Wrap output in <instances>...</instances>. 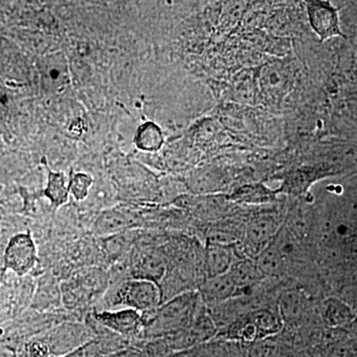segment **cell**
Returning a JSON list of instances; mask_svg holds the SVG:
<instances>
[{"label": "cell", "instance_id": "13", "mask_svg": "<svg viewBox=\"0 0 357 357\" xmlns=\"http://www.w3.org/2000/svg\"><path fill=\"white\" fill-rule=\"evenodd\" d=\"M93 180L86 174H77L73 177L70 184V191L77 199H84L88 196Z\"/></svg>", "mask_w": 357, "mask_h": 357}, {"label": "cell", "instance_id": "6", "mask_svg": "<svg viewBox=\"0 0 357 357\" xmlns=\"http://www.w3.org/2000/svg\"><path fill=\"white\" fill-rule=\"evenodd\" d=\"M232 261V253L229 246L211 244L206 250V269L208 277L227 273Z\"/></svg>", "mask_w": 357, "mask_h": 357}, {"label": "cell", "instance_id": "14", "mask_svg": "<svg viewBox=\"0 0 357 357\" xmlns=\"http://www.w3.org/2000/svg\"><path fill=\"white\" fill-rule=\"evenodd\" d=\"M128 227V222L116 215L109 218H102L100 222H96V229L100 234H114Z\"/></svg>", "mask_w": 357, "mask_h": 357}, {"label": "cell", "instance_id": "5", "mask_svg": "<svg viewBox=\"0 0 357 357\" xmlns=\"http://www.w3.org/2000/svg\"><path fill=\"white\" fill-rule=\"evenodd\" d=\"M98 318L102 323L122 333H133L139 326V316L136 310L126 309L114 312H103Z\"/></svg>", "mask_w": 357, "mask_h": 357}, {"label": "cell", "instance_id": "3", "mask_svg": "<svg viewBox=\"0 0 357 357\" xmlns=\"http://www.w3.org/2000/svg\"><path fill=\"white\" fill-rule=\"evenodd\" d=\"M37 260L36 248L30 234H17L11 238L4 255L6 269L24 275L35 266Z\"/></svg>", "mask_w": 357, "mask_h": 357}, {"label": "cell", "instance_id": "9", "mask_svg": "<svg viewBox=\"0 0 357 357\" xmlns=\"http://www.w3.org/2000/svg\"><path fill=\"white\" fill-rule=\"evenodd\" d=\"M163 262L153 255H146L141 258L136 266H134V273L136 278L151 280L154 277H159L165 271Z\"/></svg>", "mask_w": 357, "mask_h": 357}, {"label": "cell", "instance_id": "2", "mask_svg": "<svg viewBox=\"0 0 357 357\" xmlns=\"http://www.w3.org/2000/svg\"><path fill=\"white\" fill-rule=\"evenodd\" d=\"M310 25L321 42L342 37L347 38L340 27L338 8L330 0H304Z\"/></svg>", "mask_w": 357, "mask_h": 357}, {"label": "cell", "instance_id": "10", "mask_svg": "<svg viewBox=\"0 0 357 357\" xmlns=\"http://www.w3.org/2000/svg\"><path fill=\"white\" fill-rule=\"evenodd\" d=\"M325 317L328 323L337 325L349 321L352 314L345 303L337 299H330L325 302Z\"/></svg>", "mask_w": 357, "mask_h": 357}, {"label": "cell", "instance_id": "11", "mask_svg": "<svg viewBox=\"0 0 357 357\" xmlns=\"http://www.w3.org/2000/svg\"><path fill=\"white\" fill-rule=\"evenodd\" d=\"M276 223L271 220H259L251 223L249 227V237L255 244H263L269 241L276 231Z\"/></svg>", "mask_w": 357, "mask_h": 357}, {"label": "cell", "instance_id": "8", "mask_svg": "<svg viewBox=\"0 0 357 357\" xmlns=\"http://www.w3.org/2000/svg\"><path fill=\"white\" fill-rule=\"evenodd\" d=\"M69 191L70 190L66 185L65 177L63 174L53 172L49 174L46 196L48 197L55 208H59L68 201Z\"/></svg>", "mask_w": 357, "mask_h": 357}, {"label": "cell", "instance_id": "12", "mask_svg": "<svg viewBox=\"0 0 357 357\" xmlns=\"http://www.w3.org/2000/svg\"><path fill=\"white\" fill-rule=\"evenodd\" d=\"M282 260H283V256L276 249H267L260 256V268L267 273H275L280 269Z\"/></svg>", "mask_w": 357, "mask_h": 357}, {"label": "cell", "instance_id": "4", "mask_svg": "<svg viewBox=\"0 0 357 357\" xmlns=\"http://www.w3.org/2000/svg\"><path fill=\"white\" fill-rule=\"evenodd\" d=\"M237 286L229 271L227 273L210 277L204 283L202 293L208 302H222L236 295Z\"/></svg>", "mask_w": 357, "mask_h": 357}, {"label": "cell", "instance_id": "1", "mask_svg": "<svg viewBox=\"0 0 357 357\" xmlns=\"http://www.w3.org/2000/svg\"><path fill=\"white\" fill-rule=\"evenodd\" d=\"M161 293L153 281L133 278L119 284L110 295L109 304L124 305L128 309L142 311L156 307Z\"/></svg>", "mask_w": 357, "mask_h": 357}, {"label": "cell", "instance_id": "7", "mask_svg": "<svg viewBox=\"0 0 357 357\" xmlns=\"http://www.w3.org/2000/svg\"><path fill=\"white\" fill-rule=\"evenodd\" d=\"M136 143L145 151H156L163 144V135L156 124L148 122L140 128Z\"/></svg>", "mask_w": 357, "mask_h": 357}]
</instances>
